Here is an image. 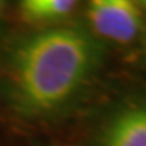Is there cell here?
<instances>
[{
    "label": "cell",
    "mask_w": 146,
    "mask_h": 146,
    "mask_svg": "<svg viewBox=\"0 0 146 146\" xmlns=\"http://www.w3.org/2000/svg\"><path fill=\"white\" fill-rule=\"evenodd\" d=\"M96 58L94 41L78 28H54L31 36L13 55L11 81L18 107L34 115L54 112L81 88Z\"/></svg>",
    "instance_id": "obj_1"
},
{
    "label": "cell",
    "mask_w": 146,
    "mask_h": 146,
    "mask_svg": "<svg viewBox=\"0 0 146 146\" xmlns=\"http://www.w3.org/2000/svg\"><path fill=\"white\" fill-rule=\"evenodd\" d=\"M86 15L96 34L130 42L141 31V11L135 0H88Z\"/></svg>",
    "instance_id": "obj_2"
},
{
    "label": "cell",
    "mask_w": 146,
    "mask_h": 146,
    "mask_svg": "<svg viewBox=\"0 0 146 146\" xmlns=\"http://www.w3.org/2000/svg\"><path fill=\"white\" fill-rule=\"evenodd\" d=\"M99 146H146V104L119 112L102 131Z\"/></svg>",
    "instance_id": "obj_3"
},
{
    "label": "cell",
    "mask_w": 146,
    "mask_h": 146,
    "mask_svg": "<svg viewBox=\"0 0 146 146\" xmlns=\"http://www.w3.org/2000/svg\"><path fill=\"white\" fill-rule=\"evenodd\" d=\"M76 7V0H36L23 3L21 11L31 21H49L70 15Z\"/></svg>",
    "instance_id": "obj_4"
},
{
    "label": "cell",
    "mask_w": 146,
    "mask_h": 146,
    "mask_svg": "<svg viewBox=\"0 0 146 146\" xmlns=\"http://www.w3.org/2000/svg\"><path fill=\"white\" fill-rule=\"evenodd\" d=\"M31 2H36V0H21V5L23 3H31Z\"/></svg>",
    "instance_id": "obj_5"
},
{
    "label": "cell",
    "mask_w": 146,
    "mask_h": 146,
    "mask_svg": "<svg viewBox=\"0 0 146 146\" xmlns=\"http://www.w3.org/2000/svg\"><path fill=\"white\" fill-rule=\"evenodd\" d=\"M140 2H141V3H145V5H146V0H140Z\"/></svg>",
    "instance_id": "obj_6"
}]
</instances>
